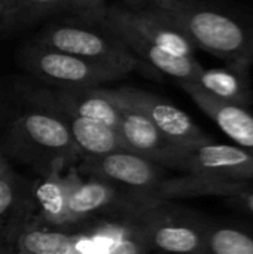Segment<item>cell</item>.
I'll return each instance as SVG.
<instances>
[{"label":"cell","mask_w":253,"mask_h":254,"mask_svg":"<svg viewBox=\"0 0 253 254\" xmlns=\"http://www.w3.org/2000/svg\"><path fill=\"white\" fill-rule=\"evenodd\" d=\"M191 0H154V3L158 6V10H171L174 7H179Z\"/></svg>","instance_id":"obj_23"},{"label":"cell","mask_w":253,"mask_h":254,"mask_svg":"<svg viewBox=\"0 0 253 254\" xmlns=\"http://www.w3.org/2000/svg\"><path fill=\"white\" fill-rule=\"evenodd\" d=\"M136 219L149 249L167 254H209V223L189 213L170 210L161 202Z\"/></svg>","instance_id":"obj_4"},{"label":"cell","mask_w":253,"mask_h":254,"mask_svg":"<svg viewBox=\"0 0 253 254\" xmlns=\"http://www.w3.org/2000/svg\"><path fill=\"white\" fill-rule=\"evenodd\" d=\"M24 61L33 74L58 88H98L125 76L116 68L40 45L27 49Z\"/></svg>","instance_id":"obj_6"},{"label":"cell","mask_w":253,"mask_h":254,"mask_svg":"<svg viewBox=\"0 0 253 254\" xmlns=\"http://www.w3.org/2000/svg\"><path fill=\"white\" fill-rule=\"evenodd\" d=\"M69 1L78 0H1L0 31L6 33L21 28Z\"/></svg>","instance_id":"obj_18"},{"label":"cell","mask_w":253,"mask_h":254,"mask_svg":"<svg viewBox=\"0 0 253 254\" xmlns=\"http://www.w3.org/2000/svg\"><path fill=\"white\" fill-rule=\"evenodd\" d=\"M248 65L227 64L225 67L204 68L192 82L215 98L248 107L253 103V92Z\"/></svg>","instance_id":"obj_15"},{"label":"cell","mask_w":253,"mask_h":254,"mask_svg":"<svg viewBox=\"0 0 253 254\" xmlns=\"http://www.w3.org/2000/svg\"><path fill=\"white\" fill-rule=\"evenodd\" d=\"M39 45L116 68L124 74L137 65L134 54L116 36L79 25H54L40 36Z\"/></svg>","instance_id":"obj_5"},{"label":"cell","mask_w":253,"mask_h":254,"mask_svg":"<svg viewBox=\"0 0 253 254\" xmlns=\"http://www.w3.org/2000/svg\"><path fill=\"white\" fill-rule=\"evenodd\" d=\"M233 208L245 211L253 216V185L252 183H236L225 182L219 195Z\"/></svg>","instance_id":"obj_21"},{"label":"cell","mask_w":253,"mask_h":254,"mask_svg":"<svg viewBox=\"0 0 253 254\" xmlns=\"http://www.w3.org/2000/svg\"><path fill=\"white\" fill-rule=\"evenodd\" d=\"M4 162V159H3V156H1V153H0V164H3Z\"/></svg>","instance_id":"obj_26"},{"label":"cell","mask_w":253,"mask_h":254,"mask_svg":"<svg viewBox=\"0 0 253 254\" xmlns=\"http://www.w3.org/2000/svg\"><path fill=\"white\" fill-rule=\"evenodd\" d=\"M179 85L239 147L253 153V115L248 107L215 98L192 82H179Z\"/></svg>","instance_id":"obj_13"},{"label":"cell","mask_w":253,"mask_h":254,"mask_svg":"<svg viewBox=\"0 0 253 254\" xmlns=\"http://www.w3.org/2000/svg\"><path fill=\"white\" fill-rule=\"evenodd\" d=\"M149 246L139 226H125L115 244L104 254H148Z\"/></svg>","instance_id":"obj_20"},{"label":"cell","mask_w":253,"mask_h":254,"mask_svg":"<svg viewBox=\"0 0 253 254\" xmlns=\"http://www.w3.org/2000/svg\"><path fill=\"white\" fill-rule=\"evenodd\" d=\"M58 115V113H57ZM67 124L73 141L82 158L103 156L116 152H127L118 129L84 118L60 115Z\"/></svg>","instance_id":"obj_17"},{"label":"cell","mask_w":253,"mask_h":254,"mask_svg":"<svg viewBox=\"0 0 253 254\" xmlns=\"http://www.w3.org/2000/svg\"><path fill=\"white\" fill-rule=\"evenodd\" d=\"M107 22L119 24L154 46L177 55L194 57L195 45L189 37L171 24L161 12H131L125 9H113L107 13Z\"/></svg>","instance_id":"obj_12"},{"label":"cell","mask_w":253,"mask_h":254,"mask_svg":"<svg viewBox=\"0 0 253 254\" xmlns=\"http://www.w3.org/2000/svg\"><path fill=\"white\" fill-rule=\"evenodd\" d=\"M149 208L152 207L101 179L91 177L89 180H82L76 174L67 196V222L73 225L95 214L112 211L130 213L139 217Z\"/></svg>","instance_id":"obj_8"},{"label":"cell","mask_w":253,"mask_h":254,"mask_svg":"<svg viewBox=\"0 0 253 254\" xmlns=\"http://www.w3.org/2000/svg\"><path fill=\"white\" fill-rule=\"evenodd\" d=\"M34 101L45 110L84 118L109 125L119 127L121 112L118 104L104 88H58L55 91L34 92Z\"/></svg>","instance_id":"obj_10"},{"label":"cell","mask_w":253,"mask_h":254,"mask_svg":"<svg viewBox=\"0 0 253 254\" xmlns=\"http://www.w3.org/2000/svg\"><path fill=\"white\" fill-rule=\"evenodd\" d=\"M115 103L121 112L118 132L127 152L139 155L164 168L180 170L183 150L171 144L142 112L127 104Z\"/></svg>","instance_id":"obj_11"},{"label":"cell","mask_w":253,"mask_h":254,"mask_svg":"<svg viewBox=\"0 0 253 254\" xmlns=\"http://www.w3.org/2000/svg\"><path fill=\"white\" fill-rule=\"evenodd\" d=\"M64 168L66 165L63 164L52 165L34 190L43 222L55 228L69 226L67 196L76 173L70 171L69 174H64Z\"/></svg>","instance_id":"obj_16"},{"label":"cell","mask_w":253,"mask_h":254,"mask_svg":"<svg viewBox=\"0 0 253 254\" xmlns=\"http://www.w3.org/2000/svg\"><path fill=\"white\" fill-rule=\"evenodd\" d=\"M209 254H253V235L234 226L209 225Z\"/></svg>","instance_id":"obj_19"},{"label":"cell","mask_w":253,"mask_h":254,"mask_svg":"<svg viewBox=\"0 0 253 254\" xmlns=\"http://www.w3.org/2000/svg\"><path fill=\"white\" fill-rule=\"evenodd\" d=\"M180 170L191 176L253 185V153L239 146L210 141L183 150Z\"/></svg>","instance_id":"obj_9"},{"label":"cell","mask_w":253,"mask_h":254,"mask_svg":"<svg viewBox=\"0 0 253 254\" xmlns=\"http://www.w3.org/2000/svg\"><path fill=\"white\" fill-rule=\"evenodd\" d=\"M10 149L22 161L39 165L43 176L55 164L67 167L81 159L64 119L45 109L28 112L13 122Z\"/></svg>","instance_id":"obj_2"},{"label":"cell","mask_w":253,"mask_h":254,"mask_svg":"<svg viewBox=\"0 0 253 254\" xmlns=\"http://www.w3.org/2000/svg\"><path fill=\"white\" fill-rule=\"evenodd\" d=\"M107 91L115 101L142 112L171 144L182 150L213 141L183 110L155 94L130 86Z\"/></svg>","instance_id":"obj_7"},{"label":"cell","mask_w":253,"mask_h":254,"mask_svg":"<svg viewBox=\"0 0 253 254\" xmlns=\"http://www.w3.org/2000/svg\"><path fill=\"white\" fill-rule=\"evenodd\" d=\"M1 10H3V6H1V0H0V22H1Z\"/></svg>","instance_id":"obj_24"},{"label":"cell","mask_w":253,"mask_h":254,"mask_svg":"<svg viewBox=\"0 0 253 254\" xmlns=\"http://www.w3.org/2000/svg\"><path fill=\"white\" fill-rule=\"evenodd\" d=\"M106 24L112 34L116 36L134 54V57H139L145 64L163 74H167L179 82H194L203 70V65L194 57H177L169 54L119 24L107 21Z\"/></svg>","instance_id":"obj_14"},{"label":"cell","mask_w":253,"mask_h":254,"mask_svg":"<svg viewBox=\"0 0 253 254\" xmlns=\"http://www.w3.org/2000/svg\"><path fill=\"white\" fill-rule=\"evenodd\" d=\"M16 185L12 171L9 170L6 161L0 164V222L13 214V207L16 205Z\"/></svg>","instance_id":"obj_22"},{"label":"cell","mask_w":253,"mask_h":254,"mask_svg":"<svg viewBox=\"0 0 253 254\" xmlns=\"http://www.w3.org/2000/svg\"><path fill=\"white\" fill-rule=\"evenodd\" d=\"M180 28L195 48L224 60L227 64H253V22L228 12L188 1L171 10H158Z\"/></svg>","instance_id":"obj_1"},{"label":"cell","mask_w":253,"mask_h":254,"mask_svg":"<svg viewBox=\"0 0 253 254\" xmlns=\"http://www.w3.org/2000/svg\"><path fill=\"white\" fill-rule=\"evenodd\" d=\"M82 170L101 179L149 207L161 204L158 192L166 180L164 167L131 152L82 158Z\"/></svg>","instance_id":"obj_3"},{"label":"cell","mask_w":253,"mask_h":254,"mask_svg":"<svg viewBox=\"0 0 253 254\" xmlns=\"http://www.w3.org/2000/svg\"><path fill=\"white\" fill-rule=\"evenodd\" d=\"M78 1H82V3H89V1H95V0H78Z\"/></svg>","instance_id":"obj_25"}]
</instances>
